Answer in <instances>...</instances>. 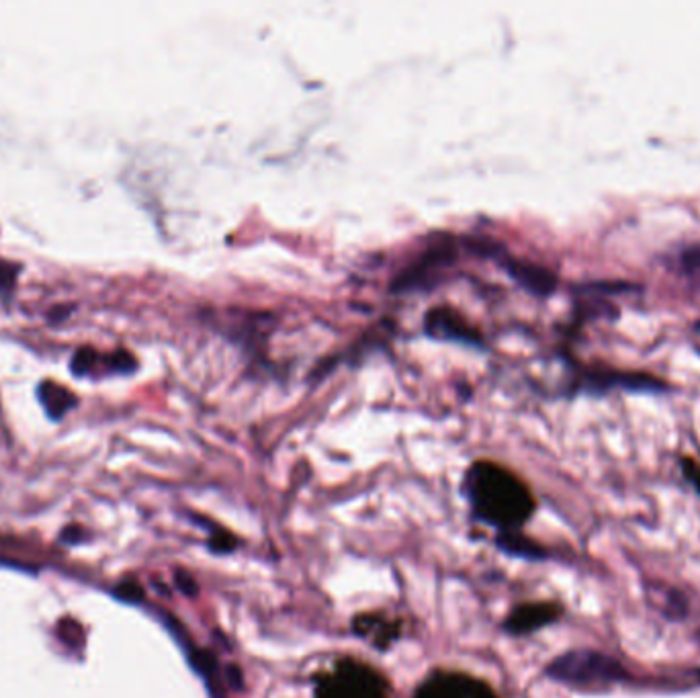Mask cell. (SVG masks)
Listing matches in <instances>:
<instances>
[{
	"label": "cell",
	"instance_id": "6da1fadb",
	"mask_svg": "<svg viewBox=\"0 0 700 698\" xmlns=\"http://www.w3.org/2000/svg\"><path fill=\"white\" fill-rule=\"evenodd\" d=\"M465 492L479 518L500 529L520 527L533 512L527 486L494 463L473 465L465 479Z\"/></svg>",
	"mask_w": 700,
	"mask_h": 698
},
{
	"label": "cell",
	"instance_id": "7a4b0ae2",
	"mask_svg": "<svg viewBox=\"0 0 700 698\" xmlns=\"http://www.w3.org/2000/svg\"><path fill=\"white\" fill-rule=\"evenodd\" d=\"M547 676L574 688H606L623 682L627 672L617 660L600 651L574 649L555 658L547 668Z\"/></svg>",
	"mask_w": 700,
	"mask_h": 698
},
{
	"label": "cell",
	"instance_id": "3957f363",
	"mask_svg": "<svg viewBox=\"0 0 700 698\" xmlns=\"http://www.w3.org/2000/svg\"><path fill=\"white\" fill-rule=\"evenodd\" d=\"M37 400L52 420L64 418L78 404L72 391L56 381H41L37 387Z\"/></svg>",
	"mask_w": 700,
	"mask_h": 698
},
{
	"label": "cell",
	"instance_id": "277c9868",
	"mask_svg": "<svg viewBox=\"0 0 700 698\" xmlns=\"http://www.w3.org/2000/svg\"><path fill=\"white\" fill-rule=\"evenodd\" d=\"M557 617H559V610L553 604H531V606H522L516 610V613H512L506 627L512 633H529L543 625H549Z\"/></svg>",
	"mask_w": 700,
	"mask_h": 698
},
{
	"label": "cell",
	"instance_id": "5b68a950",
	"mask_svg": "<svg viewBox=\"0 0 700 698\" xmlns=\"http://www.w3.org/2000/svg\"><path fill=\"white\" fill-rule=\"evenodd\" d=\"M418 698H492V694H481V686L465 678L430 682Z\"/></svg>",
	"mask_w": 700,
	"mask_h": 698
},
{
	"label": "cell",
	"instance_id": "8992f818",
	"mask_svg": "<svg viewBox=\"0 0 700 698\" xmlns=\"http://www.w3.org/2000/svg\"><path fill=\"white\" fill-rule=\"evenodd\" d=\"M105 367V355H99L95 348L91 346H82L78 348V351L72 355V361H70V369L76 377H86V375H93L97 371V367Z\"/></svg>",
	"mask_w": 700,
	"mask_h": 698
},
{
	"label": "cell",
	"instance_id": "52a82bcc",
	"mask_svg": "<svg viewBox=\"0 0 700 698\" xmlns=\"http://www.w3.org/2000/svg\"><path fill=\"white\" fill-rule=\"evenodd\" d=\"M500 547L504 551H510V553L518 555V557H531V559L545 557V551L541 547H537L535 543H531L527 539H520V537H516L512 533H508V535H504L500 539Z\"/></svg>",
	"mask_w": 700,
	"mask_h": 698
},
{
	"label": "cell",
	"instance_id": "ba28073f",
	"mask_svg": "<svg viewBox=\"0 0 700 698\" xmlns=\"http://www.w3.org/2000/svg\"><path fill=\"white\" fill-rule=\"evenodd\" d=\"M105 367L113 373H131L136 369V359L127 351H115L111 355H105Z\"/></svg>",
	"mask_w": 700,
	"mask_h": 698
},
{
	"label": "cell",
	"instance_id": "9c48e42d",
	"mask_svg": "<svg viewBox=\"0 0 700 698\" xmlns=\"http://www.w3.org/2000/svg\"><path fill=\"white\" fill-rule=\"evenodd\" d=\"M21 267L17 263H11L7 258H0V291L11 293L17 285Z\"/></svg>",
	"mask_w": 700,
	"mask_h": 698
},
{
	"label": "cell",
	"instance_id": "30bf717a",
	"mask_svg": "<svg viewBox=\"0 0 700 698\" xmlns=\"http://www.w3.org/2000/svg\"><path fill=\"white\" fill-rule=\"evenodd\" d=\"M58 635L60 639L70 645V647H80L82 645V627L72 621V619H64L60 625H58Z\"/></svg>",
	"mask_w": 700,
	"mask_h": 698
},
{
	"label": "cell",
	"instance_id": "8fae6325",
	"mask_svg": "<svg viewBox=\"0 0 700 698\" xmlns=\"http://www.w3.org/2000/svg\"><path fill=\"white\" fill-rule=\"evenodd\" d=\"M117 596L121 600H129V602H138L142 598V590L134 584V582H125L117 588Z\"/></svg>",
	"mask_w": 700,
	"mask_h": 698
},
{
	"label": "cell",
	"instance_id": "7c38bea8",
	"mask_svg": "<svg viewBox=\"0 0 700 698\" xmlns=\"http://www.w3.org/2000/svg\"><path fill=\"white\" fill-rule=\"evenodd\" d=\"M682 465H684L686 477L694 484V488L700 492V463H696V461H692V459H684Z\"/></svg>",
	"mask_w": 700,
	"mask_h": 698
},
{
	"label": "cell",
	"instance_id": "4fadbf2b",
	"mask_svg": "<svg viewBox=\"0 0 700 698\" xmlns=\"http://www.w3.org/2000/svg\"><path fill=\"white\" fill-rule=\"evenodd\" d=\"M177 584H179V588H181L185 594H189V596H195V594H197V588H195V584H193V580H191L189 574L177 572Z\"/></svg>",
	"mask_w": 700,
	"mask_h": 698
},
{
	"label": "cell",
	"instance_id": "5bb4252c",
	"mask_svg": "<svg viewBox=\"0 0 700 698\" xmlns=\"http://www.w3.org/2000/svg\"><path fill=\"white\" fill-rule=\"evenodd\" d=\"M62 539H64L66 543H78V541L84 539V531H82L80 527H68V529H64Z\"/></svg>",
	"mask_w": 700,
	"mask_h": 698
},
{
	"label": "cell",
	"instance_id": "9a60e30c",
	"mask_svg": "<svg viewBox=\"0 0 700 698\" xmlns=\"http://www.w3.org/2000/svg\"><path fill=\"white\" fill-rule=\"evenodd\" d=\"M696 676H698V678H700V670H698V672H696Z\"/></svg>",
	"mask_w": 700,
	"mask_h": 698
}]
</instances>
